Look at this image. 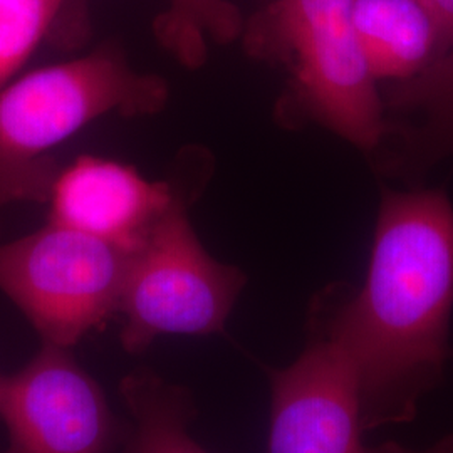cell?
Segmentation results:
<instances>
[{
  "label": "cell",
  "instance_id": "6da1fadb",
  "mask_svg": "<svg viewBox=\"0 0 453 453\" xmlns=\"http://www.w3.org/2000/svg\"><path fill=\"white\" fill-rule=\"evenodd\" d=\"M452 309L450 198L385 195L366 282L326 319L355 363L365 430L413 420L443 381Z\"/></svg>",
  "mask_w": 453,
  "mask_h": 453
},
{
  "label": "cell",
  "instance_id": "7a4b0ae2",
  "mask_svg": "<svg viewBox=\"0 0 453 453\" xmlns=\"http://www.w3.org/2000/svg\"><path fill=\"white\" fill-rule=\"evenodd\" d=\"M166 101V81L113 44L14 78L0 89V207L48 202L61 170L52 151L93 121L160 113Z\"/></svg>",
  "mask_w": 453,
  "mask_h": 453
},
{
  "label": "cell",
  "instance_id": "3957f363",
  "mask_svg": "<svg viewBox=\"0 0 453 453\" xmlns=\"http://www.w3.org/2000/svg\"><path fill=\"white\" fill-rule=\"evenodd\" d=\"M355 0H265L243 26V44L291 74L299 101L327 128L372 148L385 121L376 81L353 27Z\"/></svg>",
  "mask_w": 453,
  "mask_h": 453
},
{
  "label": "cell",
  "instance_id": "277c9868",
  "mask_svg": "<svg viewBox=\"0 0 453 453\" xmlns=\"http://www.w3.org/2000/svg\"><path fill=\"white\" fill-rule=\"evenodd\" d=\"M245 274L213 259L198 241L179 192L131 252L118 316L121 346L146 351L162 336H211L224 331Z\"/></svg>",
  "mask_w": 453,
  "mask_h": 453
},
{
  "label": "cell",
  "instance_id": "5b68a950",
  "mask_svg": "<svg viewBox=\"0 0 453 453\" xmlns=\"http://www.w3.org/2000/svg\"><path fill=\"white\" fill-rule=\"evenodd\" d=\"M131 250L56 224L0 242V292L41 344L73 349L118 316Z\"/></svg>",
  "mask_w": 453,
  "mask_h": 453
},
{
  "label": "cell",
  "instance_id": "8992f818",
  "mask_svg": "<svg viewBox=\"0 0 453 453\" xmlns=\"http://www.w3.org/2000/svg\"><path fill=\"white\" fill-rule=\"evenodd\" d=\"M2 453H111L119 428L101 385L73 349L41 344L20 370L0 372Z\"/></svg>",
  "mask_w": 453,
  "mask_h": 453
},
{
  "label": "cell",
  "instance_id": "52a82bcc",
  "mask_svg": "<svg viewBox=\"0 0 453 453\" xmlns=\"http://www.w3.org/2000/svg\"><path fill=\"white\" fill-rule=\"evenodd\" d=\"M267 453H370L357 368L327 321L312 326L292 365L273 370Z\"/></svg>",
  "mask_w": 453,
  "mask_h": 453
},
{
  "label": "cell",
  "instance_id": "ba28073f",
  "mask_svg": "<svg viewBox=\"0 0 453 453\" xmlns=\"http://www.w3.org/2000/svg\"><path fill=\"white\" fill-rule=\"evenodd\" d=\"M123 163L93 155L59 170L49 195V220L134 250L179 195Z\"/></svg>",
  "mask_w": 453,
  "mask_h": 453
},
{
  "label": "cell",
  "instance_id": "9c48e42d",
  "mask_svg": "<svg viewBox=\"0 0 453 453\" xmlns=\"http://www.w3.org/2000/svg\"><path fill=\"white\" fill-rule=\"evenodd\" d=\"M353 27L374 81H408L445 54L437 19L425 0H355Z\"/></svg>",
  "mask_w": 453,
  "mask_h": 453
},
{
  "label": "cell",
  "instance_id": "30bf717a",
  "mask_svg": "<svg viewBox=\"0 0 453 453\" xmlns=\"http://www.w3.org/2000/svg\"><path fill=\"white\" fill-rule=\"evenodd\" d=\"M133 428L123 453H209L190 435L196 408L190 391L150 370L121 380Z\"/></svg>",
  "mask_w": 453,
  "mask_h": 453
},
{
  "label": "cell",
  "instance_id": "8fae6325",
  "mask_svg": "<svg viewBox=\"0 0 453 453\" xmlns=\"http://www.w3.org/2000/svg\"><path fill=\"white\" fill-rule=\"evenodd\" d=\"M242 31L241 12L228 0H166L153 22L160 46L187 69L203 65L209 42L226 46Z\"/></svg>",
  "mask_w": 453,
  "mask_h": 453
},
{
  "label": "cell",
  "instance_id": "7c38bea8",
  "mask_svg": "<svg viewBox=\"0 0 453 453\" xmlns=\"http://www.w3.org/2000/svg\"><path fill=\"white\" fill-rule=\"evenodd\" d=\"M59 11L61 0H0V89L49 42Z\"/></svg>",
  "mask_w": 453,
  "mask_h": 453
},
{
  "label": "cell",
  "instance_id": "4fadbf2b",
  "mask_svg": "<svg viewBox=\"0 0 453 453\" xmlns=\"http://www.w3.org/2000/svg\"><path fill=\"white\" fill-rule=\"evenodd\" d=\"M389 101L396 108L421 110L445 130L453 131V49L418 76L398 82Z\"/></svg>",
  "mask_w": 453,
  "mask_h": 453
},
{
  "label": "cell",
  "instance_id": "5bb4252c",
  "mask_svg": "<svg viewBox=\"0 0 453 453\" xmlns=\"http://www.w3.org/2000/svg\"><path fill=\"white\" fill-rule=\"evenodd\" d=\"M91 34L89 0H61V11L49 42L58 49L81 48Z\"/></svg>",
  "mask_w": 453,
  "mask_h": 453
},
{
  "label": "cell",
  "instance_id": "9a60e30c",
  "mask_svg": "<svg viewBox=\"0 0 453 453\" xmlns=\"http://www.w3.org/2000/svg\"><path fill=\"white\" fill-rule=\"evenodd\" d=\"M437 19L445 52L453 49V0H425Z\"/></svg>",
  "mask_w": 453,
  "mask_h": 453
},
{
  "label": "cell",
  "instance_id": "2e32d148",
  "mask_svg": "<svg viewBox=\"0 0 453 453\" xmlns=\"http://www.w3.org/2000/svg\"><path fill=\"white\" fill-rule=\"evenodd\" d=\"M370 453H453V434L438 440L437 443H434L432 447H428L425 450H411V449H406L398 443L389 441V443H383L378 449H370Z\"/></svg>",
  "mask_w": 453,
  "mask_h": 453
},
{
  "label": "cell",
  "instance_id": "e0dca14e",
  "mask_svg": "<svg viewBox=\"0 0 453 453\" xmlns=\"http://www.w3.org/2000/svg\"><path fill=\"white\" fill-rule=\"evenodd\" d=\"M0 242H2V222H0Z\"/></svg>",
  "mask_w": 453,
  "mask_h": 453
}]
</instances>
